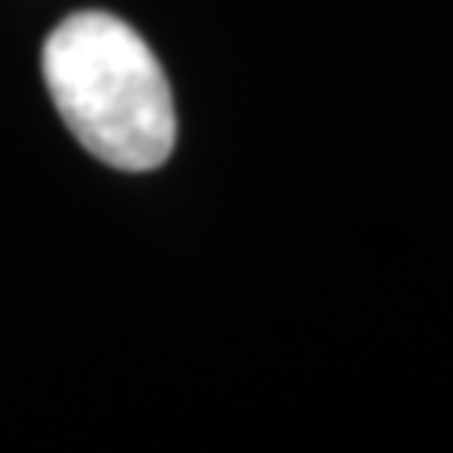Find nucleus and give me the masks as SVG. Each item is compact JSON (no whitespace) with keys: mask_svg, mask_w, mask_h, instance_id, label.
I'll return each instance as SVG.
<instances>
[{"mask_svg":"<svg viewBox=\"0 0 453 453\" xmlns=\"http://www.w3.org/2000/svg\"><path fill=\"white\" fill-rule=\"evenodd\" d=\"M42 76L59 118L101 164L151 173L173 156V88L160 59L127 21L72 13L47 38Z\"/></svg>","mask_w":453,"mask_h":453,"instance_id":"1","label":"nucleus"}]
</instances>
